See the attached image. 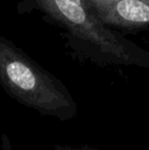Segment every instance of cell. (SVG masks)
I'll use <instances>...</instances> for the list:
<instances>
[{
  "label": "cell",
  "mask_w": 149,
  "mask_h": 150,
  "mask_svg": "<svg viewBox=\"0 0 149 150\" xmlns=\"http://www.w3.org/2000/svg\"><path fill=\"white\" fill-rule=\"evenodd\" d=\"M54 150H96L93 147L89 145H81V146H71V145H61L55 144L54 145Z\"/></svg>",
  "instance_id": "cell-4"
},
{
  "label": "cell",
  "mask_w": 149,
  "mask_h": 150,
  "mask_svg": "<svg viewBox=\"0 0 149 150\" xmlns=\"http://www.w3.org/2000/svg\"><path fill=\"white\" fill-rule=\"evenodd\" d=\"M0 85L8 96L44 117H76L78 105L60 80L10 40L0 37Z\"/></svg>",
  "instance_id": "cell-1"
},
{
  "label": "cell",
  "mask_w": 149,
  "mask_h": 150,
  "mask_svg": "<svg viewBox=\"0 0 149 150\" xmlns=\"http://www.w3.org/2000/svg\"><path fill=\"white\" fill-rule=\"evenodd\" d=\"M95 16L110 28L149 27V0H88Z\"/></svg>",
  "instance_id": "cell-3"
},
{
  "label": "cell",
  "mask_w": 149,
  "mask_h": 150,
  "mask_svg": "<svg viewBox=\"0 0 149 150\" xmlns=\"http://www.w3.org/2000/svg\"><path fill=\"white\" fill-rule=\"evenodd\" d=\"M1 150H13L10 144V140L6 134H2L1 136Z\"/></svg>",
  "instance_id": "cell-5"
},
{
  "label": "cell",
  "mask_w": 149,
  "mask_h": 150,
  "mask_svg": "<svg viewBox=\"0 0 149 150\" xmlns=\"http://www.w3.org/2000/svg\"><path fill=\"white\" fill-rule=\"evenodd\" d=\"M66 31L90 58L105 63L149 65V52L101 22L88 0H27Z\"/></svg>",
  "instance_id": "cell-2"
}]
</instances>
